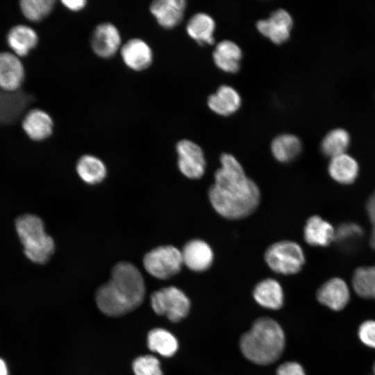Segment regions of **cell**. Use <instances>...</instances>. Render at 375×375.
<instances>
[{"label":"cell","instance_id":"6da1fadb","mask_svg":"<svg viewBox=\"0 0 375 375\" xmlns=\"http://www.w3.org/2000/svg\"><path fill=\"white\" fill-rule=\"evenodd\" d=\"M221 167L208 190L210 203L222 217L228 219L246 217L259 205L260 192L256 183L247 176L239 161L231 154L220 156Z\"/></svg>","mask_w":375,"mask_h":375},{"label":"cell","instance_id":"7a4b0ae2","mask_svg":"<svg viewBox=\"0 0 375 375\" xmlns=\"http://www.w3.org/2000/svg\"><path fill=\"white\" fill-rule=\"evenodd\" d=\"M145 284L140 270L128 262H120L112 269L110 280L95 294L97 306L109 317H120L138 308L144 301Z\"/></svg>","mask_w":375,"mask_h":375},{"label":"cell","instance_id":"3957f363","mask_svg":"<svg viewBox=\"0 0 375 375\" xmlns=\"http://www.w3.org/2000/svg\"><path fill=\"white\" fill-rule=\"evenodd\" d=\"M240 346L243 355L250 361L258 365H269L276 361L283 351L284 332L274 319L260 317L242 336Z\"/></svg>","mask_w":375,"mask_h":375},{"label":"cell","instance_id":"277c9868","mask_svg":"<svg viewBox=\"0 0 375 375\" xmlns=\"http://www.w3.org/2000/svg\"><path fill=\"white\" fill-rule=\"evenodd\" d=\"M15 226L26 257L35 263L47 262L54 251L55 244L46 233L42 220L36 215H24L17 219Z\"/></svg>","mask_w":375,"mask_h":375},{"label":"cell","instance_id":"5b68a950","mask_svg":"<svg viewBox=\"0 0 375 375\" xmlns=\"http://www.w3.org/2000/svg\"><path fill=\"white\" fill-rule=\"evenodd\" d=\"M265 260L274 272L284 275L298 273L305 262L301 246L293 241L283 240L274 243L265 253Z\"/></svg>","mask_w":375,"mask_h":375},{"label":"cell","instance_id":"8992f818","mask_svg":"<svg viewBox=\"0 0 375 375\" xmlns=\"http://www.w3.org/2000/svg\"><path fill=\"white\" fill-rule=\"evenodd\" d=\"M150 303L158 315L165 316L172 322L181 321L188 315L190 309L188 297L174 286L163 288L152 293Z\"/></svg>","mask_w":375,"mask_h":375},{"label":"cell","instance_id":"52a82bcc","mask_svg":"<svg viewBox=\"0 0 375 375\" xmlns=\"http://www.w3.org/2000/svg\"><path fill=\"white\" fill-rule=\"evenodd\" d=\"M183 265L181 251L172 245L158 247L146 253L143 258L145 270L159 279L174 276Z\"/></svg>","mask_w":375,"mask_h":375},{"label":"cell","instance_id":"ba28073f","mask_svg":"<svg viewBox=\"0 0 375 375\" xmlns=\"http://www.w3.org/2000/svg\"><path fill=\"white\" fill-rule=\"evenodd\" d=\"M178 167L187 178L198 179L206 169V160L201 147L189 140H180L176 146Z\"/></svg>","mask_w":375,"mask_h":375},{"label":"cell","instance_id":"9c48e42d","mask_svg":"<svg viewBox=\"0 0 375 375\" xmlns=\"http://www.w3.org/2000/svg\"><path fill=\"white\" fill-rule=\"evenodd\" d=\"M90 45L96 56L103 59L113 57L122 46L121 33L110 22H102L94 29Z\"/></svg>","mask_w":375,"mask_h":375},{"label":"cell","instance_id":"30bf717a","mask_svg":"<svg viewBox=\"0 0 375 375\" xmlns=\"http://www.w3.org/2000/svg\"><path fill=\"white\" fill-rule=\"evenodd\" d=\"M119 51L124 65L135 72L147 69L153 61L151 47L141 38L129 39L122 44Z\"/></svg>","mask_w":375,"mask_h":375},{"label":"cell","instance_id":"8fae6325","mask_svg":"<svg viewBox=\"0 0 375 375\" xmlns=\"http://www.w3.org/2000/svg\"><path fill=\"white\" fill-rule=\"evenodd\" d=\"M293 21L289 12L283 9L274 11L269 19L257 22L258 31L275 44H282L290 38Z\"/></svg>","mask_w":375,"mask_h":375},{"label":"cell","instance_id":"7c38bea8","mask_svg":"<svg viewBox=\"0 0 375 375\" xmlns=\"http://www.w3.org/2000/svg\"><path fill=\"white\" fill-rule=\"evenodd\" d=\"M185 8V0H156L149 5V11L160 26L170 29L182 22Z\"/></svg>","mask_w":375,"mask_h":375},{"label":"cell","instance_id":"4fadbf2b","mask_svg":"<svg viewBox=\"0 0 375 375\" xmlns=\"http://www.w3.org/2000/svg\"><path fill=\"white\" fill-rule=\"evenodd\" d=\"M183 262L190 270L201 272L212 264L214 254L210 245L200 239L187 242L181 251Z\"/></svg>","mask_w":375,"mask_h":375},{"label":"cell","instance_id":"5bb4252c","mask_svg":"<svg viewBox=\"0 0 375 375\" xmlns=\"http://www.w3.org/2000/svg\"><path fill=\"white\" fill-rule=\"evenodd\" d=\"M319 302L330 309L338 311L348 303L350 293L347 283L340 278H333L324 283L317 292Z\"/></svg>","mask_w":375,"mask_h":375},{"label":"cell","instance_id":"9a60e30c","mask_svg":"<svg viewBox=\"0 0 375 375\" xmlns=\"http://www.w3.org/2000/svg\"><path fill=\"white\" fill-rule=\"evenodd\" d=\"M24 78V66L17 56L8 52H0V88L14 91L21 86Z\"/></svg>","mask_w":375,"mask_h":375},{"label":"cell","instance_id":"2e32d148","mask_svg":"<svg viewBox=\"0 0 375 375\" xmlns=\"http://www.w3.org/2000/svg\"><path fill=\"white\" fill-rule=\"evenodd\" d=\"M22 128L31 139L42 141L52 134L53 122L51 117L45 111L34 109L25 116L22 122Z\"/></svg>","mask_w":375,"mask_h":375},{"label":"cell","instance_id":"e0dca14e","mask_svg":"<svg viewBox=\"0 0 375 375\" xmlns=\"http://www.w3.org/2000/svg\"><path fill=\"white\" fill-rule=\"evenodd\" d=\"M242 56L240 47L228 40L221 41L212 55L215 65L227 73H235L239 70Z\"/></svg>","mask_w":375,"mask_h":375},{"label":"cell","instance_id":"ac0fdd59","mask_svg":"<svg viewBox=\"0 0 375 375\" xmlns=\"http://www.w3.org/2000/svg\"><path fill=\"white\" fill-rule=\"evenodd\" d=\"M208 105L214 112L227 116L236 112L241 106V98L231 86L222 85L208 99Z\"/></svg>","mask_w":375,"mask_h":375},{"label":"cell","instance_id":"d6986e66","mask_svg":"<svg viewBox=\"0 0 375 375\" xmlns=\"http://www.w3.org/2000/svg\"><path fill=\"white\" fill-rule=\"evenodd\" d=\"M335 230L319 216L310 217L304 226L303 238L310 245L326 247L334 240Z\"/></svg>","mask_w":375,"mask_h":375},{"label":"cell","instance_id":"ffe728a7","mask_svg":"<svg viewBox=\"0 0 375 375\" xmlns=\"http://www.w3.org/2000/svg\"><path fill=\"white\" fill-rule=\"evenodd\" d=\"M253 296L260 306L268 309H279L283 303L282 288L273 278H266L259 282L254 288Z\"/></svg>","mask_w":375,"mask_h":375},{"label":"cell","instance_id":"44dd1931","mask_svg":"<svg viewBox=\"0 0 375 375\" xmlns=\"http://www.w3.org/2000/svg\"><path fill=\"white\" fill-rule=\"evenodd\" d=\"M215 28V23L213 19L203 12L193 15L186 26L188 34L201 45L212 44L214 42Z\"/></svg>","mask_w":375,"mask_h":375},{"label":"cell","instance_id":"7402d4cb","mask_svg":"<svg viewBox=\"0 0 375 375\" xmlns=\"http://www.w3.org/2000/svg\"><path fill=\"white\" fill-rule=\"evenodd\" d=\"M8 44L19 56H25L38 44L36 32L29 26L18 25L12 28L7 37Z\"/></svg>","mask_w":375,"mask_h":375},{"label":"cell","instance_id":"603a6c76","mask_svg":"<svg viewBox=\"0 0 375 375\" xmlns=\"http://www.w3.org/2000/svg\"><path fill=\"white\" fill-rule=\"evenodd\" d=\"M328 173L335 181L350 184L358 176V165L354 158L344 153L331 158Z\"/></svg>","mask_w":375,"mask_h":375},{"label":"cell","instance_id":"cb8c5ba5","mask_svg":"<svg viewBox=\"0 0 375 375\" xmlns=\"http://www.w3.org/2000/svg\"><path fill=\"white\" fill-rule=\"evenodd\" d=\"M147 345L151 351L167 358L173 356L178 348L176 337L161 328H153L148 333Z\"/></svg>","mask_w":375,"mask_h":375},{"label":"cell","instance_id":"d4e9b609","mask_svg":"<svg viewBox=\"0 0 375 375\" xmlns=\"http://www.w3.org/2000/svg\"><path fill=\"white\" fill-rule=\"evenodd\" d=\"M76 172L86 183L96 184L103 180L107 169L101 160L93 155H83L76 163Z\"/></svg>","mask_w":375,"mask_h":375},{"label":"cell","instance_id":"484cf974","mask_svg":"<svg viewBox=\"0 0 375 375\" xmlns=\"http://www.w3.org/2000/svg\"><path fill=\"white\" fill-rule=\"evenodd\" d=\"M271 151L276 160L281 162H288L300 153L301 142L294 135H280L272 142Z\"/></svg>","mask_w":375,"mask_h":375},{"label":"cell","instance_id":"4316f807","mask_svg":"<svg viewBox=\"0 0 375 375\" xmlns=\"http://www.w3.org/2000/svg\"><path fill=\"white\" fill-rule=\"evenodd\" d=\"M350 142L349 133L343 128H335L323 138L320 149L322 153L331 158L344 153Z\"/></svg>","mask_w":375,"mask_h":375},{"label":"cell","instance_id":"83f0119b","mask_svg":"<svg viewBox=\"0 0 375 375\" xmlns=\"http://www.w3.org/2000/svg\"><path fill=\"white\" fill-rule=\"evenodd\" d=\"M352 284L356 294L363 298H374L375 290V267H361L356 269Z\"/></svg>","mask_w":375,"mask_h":375},{"label":"cell","instance_id":"f1b7e54d","mask_svg":"<svg viewBox=\"0 0 375 375\" xmlns=\"http://www.w3.org/2000/svg\"><path fill=\"white\" fill-rule=\"evenodd\" d=\"M55 3L53 0H23L20 1V8L28 20L40 22L52 12Z\"/></svg>","mask_w":375,"mask_h":375},{"label":"cell","instance_id":"f546056e","mask_svg":"<svg viewBox=\"0 0 375 375\" xmlns=\"http://www.w3.org/2000/svg\"><path fill=\"white\" fill-rule=\"evenodd\" d=\"M132 368L135 375H163L159 360L151 355L136 358Z\"/></svg>","mask_w":375,"mask_h":375},{"label":"cell","instance_id":"4dcf8cb0","mask_svg":"<svg viewBox=\"0 0 375 375\" xmlns=\"http://www.w3.org/2000/svg\"><path fill=\"white\" fill-rule=\"evenodd\" d=\"M362 235V230L354 223L341 224L335 231L334 240L343 247L354 244Z\"/></svg>","mask_w":375,"mask_h":375},{"label":"cell","instance_id":"1f68e13d","mask_svg":"<svg viewBox=\"0 0 375 375\" xmlns=\"http://www.w3.org/2000/svg\"><path fill=\"white\" fill-rule=\"evenodd\" d=\"M358 336L364 344L375 349V321L364 322L359 327Z\"/></svg>","mask_w":375,"mask_h":375},{"label":"cell","instance_id":"d6a6232c","mask_svg":"<svg viewBox=\"0 0 375 375\" xmlns=\"http://www.w3.org/2000/svg\"><path fill=\"white\" fill-rule=\"evenodd\" d=\"M277 375H306L305 372L297 362H288L281 365L277 369Z\"/></svg>","mask_w":375,"mask_h":375},{"label":"cell","instance_id":"836d02e7","mask_svg":"<svg viewBox=\"0 0 375 375\" xmlns=\"http://www.w3.org/2000/svg\"><path fill=\"white\" fill-rule=\"evenodd\" d=\"M62 6L69 11L80 12L87 6V1L85 0H62Z\"/></svg>","mask_w":375,"mask_h":375},{"label":"cell","instance_id":"e575fe53","mask_svg":"<svg viewBox=\"0 0 375 375\" xmlns=\"http://www.w3.org/2000/svg\"><path fill=\"white\" fill-rule=\"evenodd\" d=\"M367 210L372 224H375V193L368 201Z\"/></svg>","mask_w":375,"mask_h":375},{"label":"cell","instance_id":"d590c367","mask_svg":"<svg viewBox=\"0 0 375 375\" xmlns=\"http://www.w3.org/2000/svg\"><path fill=\"white\" fill-rule=\"evenodd\" d=\"M8 371L5 362L0 358V375H8Z\"/></svg>","mask_w":375,"mask_h":375},{"label":"cell","instance_id":"8d00e7d4","mask_svg":"<svg viewBox=\"0 0 375 375\" xmlns=\"http://www.w3.org/2000/svg\"><path fill=\"white\" fill-rule=\"evenodd\" d=\"M370 244L374 250H375V224H373V229L370 237Z\"/></svg>","mask_w":375,"mask_h":375},{"label":"cell","instance_id":"74e56055","mask_svg":"<svg viewBox=\"0 0 375 375\" xmlns=\"http://www.w3.org/2000/svg\"><path fill=\"white\" fill-rule=\"evenodd\" d=\"M373 369H374V375H375V363H374V365Z\"/></svg>","mask_w":375,"mask_h":375},{"label":"cell","instance_id":"f35d334b","mask_svg":"<svg viewBox=\"0 0 375 375\" xmlns=\"http://www.w3.org/2000/svg\"><path fill=\"white\" fill-rule=\"evenodd\" d=\"M374 267H375V266H374ZM374 298L375 299V290H374Z\"/></svg>","mask_w":375,"mask_h":375}]
</instances>
